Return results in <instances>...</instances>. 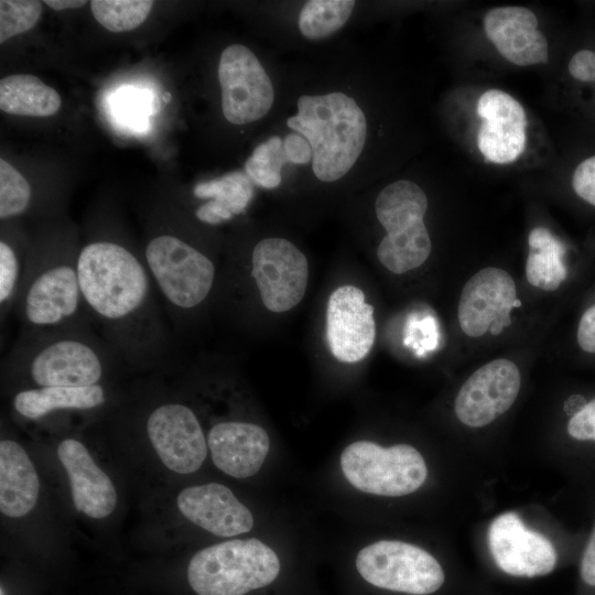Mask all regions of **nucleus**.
I'll use <instances>...</instances> for the list:
<instances>
[{
	"label": "nucleus",
	"mask_w": 595,
	"mask_h": 595,
	"mask_svg": "<svg viewBox=\"0 0 595 595\" xmlns=\"http://www.w3.org/2000/svg\"><path fill=\"white\" fill-rule=\"evenodd\" d=\"M355 32L285 56L280 110L244 163L252 184L324 196L358 192L381 173V80Z\"/></svg>",
	"instance_id": "nucleus-1"
},
{
	"label": "nucleus",
	"mask_w": 595,
	"mask_h": 595,
	"mask_svg": "<svg viewBox=\"0 0 595 595\" xmlns=\"http://www.w3.org/2000/svg\"><path fill=\"white\" fill-rule=\"evenodd\" d=\"M77 271L91 325L123 366L167 369L172 326L144 258L119 241L95 239L79 249Z\"/></svg>",
	"instance_id": "nucleus-2"
},
{
	"label": "nucleus",
	"mask_w": 595,
	"mask_h": 595,
	"mask_svg": "<svg viewBox=\"0 0 595 595\" xmlns=\"http://www.w3.org/2000/svg\"><path fill=\"white\" fill-rule=\"evenodd\" d=\"M125 367L91 325L20 329L2 359L3 385L12 392L46 387L111 383Z\"/></svg>",
	"instance_id": "nucleus-3"
},
{
	"label": "nucleus",
	"mask_w": 595,
	"mask_h": 595,
	"mask_svg": "<svg viewBox=\"0 0 595 595\" xmlns=\"http://www.w3.org/2000/svg\"><path fill=\"white\" fill-rule=\"evenodd\" d=\"M285 72V56L270 46L244 42L225 45L215 73L224 122L255 132L257 140L280 110Z\"/></svg>",
	"instance_id": "nucleus-4"
},
{
	"label": "nucleus",
	"mask_w": 595,
	"mask_h": 595,
	"mask_svg": "<svg viewBox=\"0 0 595 595\" xmlns=\"http://www.w3.org/2000/svg\"><path fill=\"white\" fill-rule=\"evenodd\" d=\"M78 252L72 248L31 250L12 313L20 329L91 325L79 286Z\"/></svg>",
	"instance_id": "nucleus-5"
},
{
	"label": "nucleus",
	"mask_w": 595,
	"mask_h": 595,
	"mask_svg": "<svg viewBox=\"0 0 595 595\" xmlns=\"http://www.w3.org/2000/svg\"><path fill=\"white\" fill-rule=\"evenodd\" d=\"M368 3L356 0L266 1L258 4L259 24L280 54L305 53L360 31Z\"/></svg>",
	"instance_id": "nucleus-6"
},
{
	"label": "nucleus",
	"mask_w": 595,
	"mask_h": 595,
	"mask_svg": "<svg viewBox=\"0 0 595 595\" xmlns=\"http://www.w3.org/2000/svg\"><path fill=\"white\" fill-rule=\"evenodd\" d=\"M143 258L171 326H181L208 300L216 281L215 262L193 242L173 232L150 238Z\"/></svg>",
	"instance_id": "nucleus-7"
},
{
	"label": "nucleus",
	"mask_w": 595,
	"mask_h": 595,
	"mask_svg": "<svg viewBox=\"0 0 595 595\" xmlns=\"http://www.w3.org/2000/svg\"><path fill=\"white\" fill-rule=\"evenodd\" d=\"M428 208L425 190L409 177L390 181L376 192L372 210L385 230L376 255L389 271L402 274L422 266L431 255L432 241L424 223Z\"/></svg>",
	"instance_id": "nucleus-8"
},
{
	"label": "nucleus",
	"mask_w": 595,
	"mask_h": 595,
	"mask_svg": "<svg viewBox=\"0 0 595 595\" xmlns=\"http://www.w3.org/2000/svg\"><path fill=\"white\" fill-rule=\"evenodd\" d=\"M280 560L256 539H231L198 550L187 565V581L197 595H246L271 584Z\"/></svg>",
	"instance_id": "nucleus-9"
},
{
	"label": "nucleus",
	"mask_w": 595,
	"mask_h": 595,
	"mask_svg": "<svg viewBox=\"0 0 595 595\" xmlns=\"http://www.w3.org/2000/svg\"><path fill=\"white\" fill-rule=\"evenodd\" d=\"M340 468L358 490L387 497L418 490L428 476L423 456L409 444L382 447L371 441H356L343 451Z\"/></svg>",
	"instance_id": "nucleus-10"
},
{
	"label": "nucleus",
	"mask_w": 595,
	"mask_h": 595,
	"mask_svg": "<svg viewBox=\"0 0 595 595\" xmlns=\"http://www.w3.org/2000/svg\"><path fill=\"white\" fill-rule=\"evenodd\" d=\"M141 428L159 462L170 473L190 475L204 464L207 437L194 409L172 396L142 409Z\"/></svg>",
	"instance_id": "nucleus-11"
},
{
	"label": "nucleus",
	"mask_w": 595,
	"mask_h": 595,
	"mask_svg": "<svg viewBox=\"0 0 595 595\" xmlns=\"http://www.w3.org/2000/svg\"><path fill=\"white\" fill-rule=\"evenodd\" d=\"M359 575L370 585L404 595H433L442 589L446 574L428 551L398 540H380L356 556Z\"/></svg>",
	"instance_id": "nucleus-12"
},
{
	"label": "nucleus",
	"mask_w": 595,
	"mask_h": 595,
	"mask_svg": "<svg viewBox=\"0 0 595 595\" xmlns=\"http://www.w3.org/2000/svg\"><path fill=\"white\" fill-rule=\"evenodd\" d=\"M250 269L267 310L288 312L304 298L309 261L292 240L279 235L260 238L251 248Z\"/></svg>",
	"instance_id": "nucleus-13"
},
{
	"label": "nucleus",
	"mask_w": 595,
	"mask_h": 595,
	"mask_svg": "<svg viewBox=\"0 0 595 595\" xmlns=\"http://www.w3.org/2000/svg\"><path fill=\"white\" fill-rule=\"evenodd\" d=\"M488 545L497 567L513 577L550 574L556 565V551L550 540L531 530L516 512H505L491 522Z\"/></svg>",
	"instance_id": "nucleus-14"
},
{
	"label": "nucleus",
	"mask_w": 595,
	"mask_h": 595,
	"mask_svg": "<svg viewBox=\"0 0 595 595\" xmlns=\"http://www.w3.org/2000/svg\"><path fill=\"white\" fill-rule=\"evenodd\" d=\"M518 367L498 358L478 368L461 387L454 410L457 419L470 428H482L510 409L520 390Z\"/></svg>",
	"instance_id": "nucleus-15"
},
{
	"label": "nucleus",
	"mask_w": 595,
	"mask_h": 595,
	"mask_svg": "<svg viewBox=\"0 0 595 595\" xmlns=\"http://www.w3.org/2000/svg\"><path fill=\"white\" fill-rule=\"evenodd\" d=\"M56 455L67 476L76 511L94 520L110 517L118 505V491L86 443L75 435H65L56 444Z\"/></svg>",
	"instance_id": "nucleus-16"
},
{
	"label": "nucleus",
	"mask_w": 595,
	"mask_h": 595,
	"mask_svg": "<svg viewBox=\"0 0 595 595\" xmlns=\"http://www.w3.org/2000/svg\"><path fill=\"white\" fill-rule=\"evenodd\" d=\"M326 339L332 355L353 364L366 358L376 339L374 306L365 301L363 290L342 285L328 298Z\"/></svg>",
	"instance_id": "nucleus-17"
},
{
	"label": "nucleus",
	"mask_w": 595,
	"mask_h": 595,
	"mask_svg": "<svg viewBox=\"0 0 595 595\" xmlns=\"http://www.w3.org/2000/svg\"><path fill=\"white\" fill-rule=\"evenodd\" d=\"M476 111L483 120L477 132L480 153L496 164L515 161L527 140L528 122L521 104L502 90L489 89L479 97Z\"/></svg>",
	"instance_id": "nucleus-18"
},
{
	"label": "nucleus",
	"mask_w": 595,
	"mask_h": 595,
	"mask_svg": "<svg viewBox=\"0 0 595 595\" xmlns=\"http://www.w3.org/2000/svg\"><path fill=\"white\" fill-rule=\"evenodd\" d=\"M177 512L194 526L216 536L237 537L253 527V516L235 494L219 483L193 485L175 498Z\"/></svg>",
	"instance_id": "nucleus-19"
},
{
	"label": "nucleus",
	"mask_w": 595,
	"mask_h": 595,
	"mask_svg": "<svg viewBox=\"0 0 595 595\" xmlns=\"http://www.w3.org/2000/svg\"><path fill=\"white\" fill-rule=\"evenodd\" d=\"M516 296V283L509 273L493 267L482 269L461 293L457 317L462 331L469 337H479L496 318L510 325Z\"/></svg>",
	"instance_id": "nucleus-20"
},
{
	"label": "nucleus",
	"mask_w": 595,
	"mask_h": 595,
	"mask_svg": "<svg viewBox=\"0 0 595 595\" xmlns=\"http://www.w3.org/2000/svg\"><path fill=\"white\" fill-rule=\"evenodd\" d=\"M115 392L111 383L89 387H46L11 393V410L19 420L45 423L72 413H93L108 407Z\"/></svg>",
	"instance_id": "nucleus-21"
},
{
	"label": "nucleus",
	"mask_w": 595,
	"mask_h": 595,
	"mask_svg": "<svg viewBox=\"0 0 595 595\" xmlns=\"http://www.w3.org/2000/svg\"><path fill=\"white\" fill-rule=\"evenodd\" d=\"M206 437L214 465L226 475L239 479L256 475L270 448L267 431L247 421L215 422Z\"/></svg>",
	"instance_id": "nucleus-22"
},
{
	"label": "nucleus",
	"mask_w": 595,
	"mask_h": 595,
	"mask_svg": "<svg viewBox=\"0 0 595 595\" xmlns=\"http://www.w3.org/2000/svg\"><path fill=\"white\" fill-rule=\"evenodd\" d=\"M484 30L497 51L518 66L548 62V41L534 13L523 7H498L484 17Z\"/></svg>",
	"instance_id": "nucleus-23"
},
{
	"label": "nucleus",
	"mask_w": 595,
	"mask_h": 595,
	"mask_svg": "<svg viewBox=\"0 0 595 595\" xmlns=\"http://www.w3.org/2000/svg\"><path fill=\"white\" fill-rule=\"evenodd\" d=\"M41 480L26 448L12 437L0 441V511L7 519H21L36 506Z\"/></svg>",
	"instance_id": "nucleus-24"
},
{
	"label": "nucleus",
	"mask_w": 595,
	"mask_h": 595,
	"mask_svg": "<svg viewBox=\"0 0 595 595\" xmlns=\"http://www.w3.org/2000/svg\"><path fill=\"white\" fill-rule=\"evenodd\" d=\"M61 96L40 78L14 74L0 80V109L15 116L48 117L61 108Z\"/></svg>",
	"instance_id": "nucleus-25"
},
{
	"label": "nucleus",
	"mask_w": 595,
	"mask_h": 595,
	"mask_svg": "<svg viewBox=\"0 0 595 595\" xmlns=\"http://www.w3.org/2000/svg\"><path fill=\"white\" fill-rule=\"evenodd\" d=\"M528 245V282L545 291L556 290L567 273L563 261L564 245L544 227H536L530 231Z\"/></svg>",
	"instance_id": "nucleus-26"
},
{
	"label": "nucleus",
	"mask_w": 595,
	"mask_h": 595,
	"mask_svg": "<svg viewBox=\"0 0 595 595\" xmlns=\"http://www.w3.org/2000/svg\"><path fill=\"white\" fill-rule=\"evenodd\" d=\"M252 182L245 172H232L195 185L193 194L215 202L234 217L241 214L252 197Z\"/></svg>",
	"instance_id": "nucleus-27"
},
{
	"label": "nucleus",
	"mask_w": 595,
	"mask_h": 595,
	"mask_svg": "<svg viewBox=\"0 0 595 595\" xmlns=\"http://www.w3.org/2000/svg\"><path fill=\"white\" fill-rule=\"evenodd\" d=\"M150 0H94L90 9L99 24L110 32H126L138 28L148 18Z\"/></svg>",
	"instance_id": "nucleus-28"
},
{
	"label": "nucleus",
	"mask_w": 595,
	"mask_h": 595,
	"mask_svg": "<svg viewBox=\"0 0 595 595\" xmlns=\"http://www.w3.org/2000/svg\"><path fill=\"white\" fill-rule=\"evenodd\" d=\"M32 190L26 178L6 160H0V219L24 214L31 206Z\"/></svg>",
	"instance_id": "nucleus-29"
},
{
	"label": "nucleus",
	"mask_w": 595,
	"mask_h": 595,
	"mask_svg": "<svg viewBox=\"0 0 595 595\" xmlns=\"http://www.w3.org/2000/svg\"><path fill=\"white\" fill-rule=\"evenodd\" d=\"M42 2L34 0L0 1V43L31 30L40 20Z\"/></svg>",
	"instance_id": "nucleus-30"
},
{
	"label": "nucleus",
	"mask_w": 595,
	"mask_h": 595,
	"mask_svg": "<svg viewBox=\"0 0 595 595\" xmlns=\"http://www.w3.org/2000/svg\"><path fill=\"white\" fill-rule=\"evenodd\" d=\"M574 192L595 206V155L582 161L572 176Z\"/></svg>",
	"instance_id": "nucleus-31"
},
{
	"label": "nucleus",
	"mask_w": 595,
	"mask_h": 595,
	"mask_svg": "<svg viewBox=\"0 0 595 595\" xmlns=\"http://www.w3.org/2000/svg\"><path fill=\"white\" fill-rule=\"evenodd\" d=\"M569 434L581 441H595V399L584 404L569 421Z\"/></svg>",
	"instance_id": "nucleus-32"
},
{
	"label": "nucleus",
	"mask_w": 595,
	"mask_h": 595,
	"mask_svg": "<svg viewBox=\"0 0 595 595\" xmlns=\"http://www.w3.org/2000/svg\"><path fill=\"white\" fill-rule=\"evenodd\" d=\"M571 76L581 82H595V52L581 50L569 62Z\"/></svg>",
	"instance_id": "nucleus-33"
},
{
	"label": "nucleus",
	"mask_w": 595,
	"mask_h": 595,
	"mask_svg": "<svg viewBox=\"0 0 595 595\" xmlns=\"http://www.w3.org/2000/svg\"><path fill=\"white\" fill-rule=\"evenodd\" d=\"M577 342L584 351L595 353V305L588 307L580 320Z\"/></svg>",
	"instance_id": "nucleus-34"
},
{
	"label": "nucleus",
	"mask_w": 595,
	"mask_h": 595,
	"mask_svg": "<svg viewBox=\"0 0 595 595\" xmlns=\"http://www.w3.org/2000/svg\"><path fill=\"white\" fill-rule=\"evenodd\" d=\"M580 575L587 586L595 587V527L581 559Z\"/></svg>",
	"instance_id": "nucleus-35"
},
{
	"label": "nucleus",
	"mask_w": 595,
	"mask_h": 595,
	"mask_svg": "<svg viewBox=\"0 0 595 595\" xmlns=\"http://www.w3.org/2000/svg\"><path fill=\"white\" fill-rule=\"evenodd\" d=\"M45 4H47L50 8L61 11L66 9H77L84 7L87 1L83 0H45Z\"/></svg>",
	"instance_id": "nucleus-36"
},
{
	"label": "nucleus",
	"mask_w": 595,
	"mask_h": 595,
	"mask_svg": "<svg viewBox=\"0 0 595 595\" xmlns=\"http://www.w3.org/2000/svg\"><path fill=\"white\" fill-rule=\"evenodd\" d=\"M502 329L504 325L498 320H495L489 327V331L493 335L501 334Z\"/></svg>",
	"instance_id": "nucleus-37"
},
{
	"label": "nucleus",
	"mask_w": 595,
	"mask_h": 595,
	"mask_svg": "<svg viewBox=\"0 0 595 595\" xmlns=\"http://www.w3.org/2000/svg\"><path fill=\"white\" fill-rule=\"evenodd\" d=\"M520 305H521L520 300L516 299V300L513 301V307H519Z\"/></svg>",
	"instance_id": "nucleus-38"
},
{
	"label": "nucleus",
	"mask_w": 595,
	"mask_h": 595,
	"mask_svg": "<svg viewBox=\"0 0 595 595\" xmlns=\"http://www.w3.org/2000/svg\"><path fill=\"white\" fill-rule=\"evenodd\" d=\"M0 595H6L3 586L0 588Z\"/></svg>",
	"instance_id": "nucleus-39"
}]
</instances>
